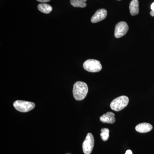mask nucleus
<instances>
[{
	"label": "nucleus",
	"instance_id": "obj_1",
	"mask_svg": "<svg viewBox=\"0 0 154 154\" xmlns=\"http://www.w3.org/2000/svg\"><path fill=\"white\" fill-rule=\"evenodd\" d=\"M88 92V85L84 82H77L74 85L73 94L75 99L78 101L85 99Z\"/></svg>",
	"mask_w": 154,
	"mask_h": 154
},
{
	"label": "nucleus",
	"instance_id": "obj_2",
	"mask_svg": "<svg viewBox=\"0 0 154 154\" xmlns=\"http://www.w3.org/2000/svg\"><path fill=\"white\" fill-rule=\"evenodd\" d=\"M129 99L127 96H122L116 98L110 103V107L112 110L119 111L124 109L128 105Z\"/></svg>",
	"mask_w": 154,
	"mask_h": 154
},
{
	"label": "nucleus",
	"instance_id": "obj_3",
	"mask_svg": "<svg viewBox=\"0 0 154 154\" xmlns=\"http://www.w3.org/2000/svg\"><path fill=\"white\" fill-rule=\"evenodd\" d=\"M85 69L91 72H99L102 70V66L100 62L94 59L88 60L83 64Z\"/></svg>",
	"mask_w": 154,
	"mask_h": 154
},
{
	"label": "nucleus",
	"instance_id": "obj_4",
	"mask_svg": "<svg viewBox=\"0 0 154 154\" xmlns=\"http://www.w3.org/2000/svg\"><path fill=\"white\" fill-rule=\"evenodd\" d=\"M14 106L16 109L20 112H27L33 110L35 105L33 102L17 100L14 102Z\"/></svg>",
	"mask_w": 154,
	"mask_h": 154
},
{
	"label": "nucleus",
	"instance_id": "obj_5",
	"mask_svg": "<svg viewBox=\"0 0 154 154\" xmlns=\"http://www.w3.org/2000/svg\"><path fill=\"white\" fill-rule=\"evenodd\" d=\"M94 139L93 134H88L82 144L83 152L85 154H91L94 149Z\"/></svg>",
	"mask_w": 154,
	"mask_h": 154
},
{
	"label": "nucleus",
	"instance_id": "obj_6",
	"mask_svg": "<svg viewBox=\"0 0 154 154\" xmlns=\"http://www.w3.org/2000/svg\"><path fill=\"white\" fill-rule=\"evenodd\" d=\"M128 26L126 22H120L116 25L114 36L116 38H119L124 36L127 33Z\"/></svg>",
	"mask_w": 154,
	"mask_h": 154
},
{
	"label": "nucleus",
	"instance_id": "obj_7",
	"mask_svg": "<svg viewBox=\"0 0 154 154\" xmlns=\"http://www.w3.org/2000/svg\"><path fill=\"white\" fill-rule=\"evenodd\" d=\"M107 16V11L105 9H99L96 11L94 16L92 17L91 22L93 23L100 22L105 19Z\"/></svg>",
	"mask_w": 154,
	"mask_h": 154
},
{
	"label": "nucleus",
	"instance_id": "obj_8",
	"mask_svg": "<svg viewBox=\"0 0 154 154\" xmlns=\"http://www.w3.org/2000/svg\"><path fill=\"white\" fill-rule=\"evenodd\" d=\"M100 120L103 123L113 124L116 121L115 115L112 112H107L100 117Z\"/></svg>",
	"mask_w": 154,
	"mask_h": 154
},
{
	"label": "nucleus",
	"instance_id": "obj_9",
	"mask_svg": "<svg viewBox=\"0 0 154 154\" xmlns=\"http://www.w3.org/2000/svg\"><path fill=\"white\" fill-rule=\"evenodd\" d=\"M152 125L149 123L143 122L137 125L136 126L135 129L137 132L144 133L151 131L152 129Z\"/></svg>",
	"mask_w": 154,
	"mask_h": 154
},
{
	"label": "nucleus",
	"instance_id": "obj_10",
	"mask_svg": "<svg viewBox=\"0 0 154 154\" xmlns=\"http://www.w3.org/2000/svg\"><path fill=\"white\" fill-rule=\"evenodd\" d=\"M130 12L132 16L137 15L139 11L138 0H132L130 4Z\"/></svg>",
	"mask_w": 154,
	"mask_h": 154
},
{
	"label": "nucleus",
	"instance_id": "obj_11",
	"mask_svg": "<svg viewBox=\"0 0 154 154\" xmlns=\"http://www.w3.org/2000/svg\"><path fill=\"white\" fill-rule=\"evenodd\" d=\"M38 9L40 12L46 14H49L52 11V8L51 6L44 3L39 4L38 6Z\"/></svg>",
	"mask_w": 154,
	"mask_h": 154
},
{
	"label": "nucleus",
	"instance_id": "obj_12",
	"mask_svg": "<svg viewBox=\"0 0 154 154\" xmlns=\"http://www.w3.org/2000/svg\"><path fill=\"white\" fill-rule=\"evenodd\" d=\"M87 0H70L72 5L76 8H84L87 6Z\"/></svg>",
	"mask_w": 154,
	"mask_h": 154
},
{
	"label": "nucleus",
	"instance_id": "obj_13",
	"mask_svg": "<svg viewBox=\"0 0 154 154\" xmlns=\"http://www.w3.org/2000/svg\"><path fill=\"white\" fill-rule=\"evenodd\" d=\"M101 138L104 141H106L109 138V130L107 128H103L101 129V133L100 134Z\"/></svg>",
	"mask_w": 154,
	"mask_h": 154
},
{
	"label": "nucleus",
	"instance_id": "obj_14",
	"mask_svg": "<svg viewBox=\"0 0 154 154\" xmlns=\"http://www.w3.org/2000/svg\"><path fill=\"white\" fill-rule=\"evenodd\" d=\"M37 1L38 2H40L46 3L50 2V0H37Z\"/></svg>",
	"mask_w": 154,
	"mask_h": 154
},
{
	"label": "nucleus",
	"instance_id": "obj_15",
	"mask_svg": "<svg viewBox=\"0 0 154 154\" xmlns=\"http://www.w3.org/2000/svg\"><path fill=\"white\" fill-rule=\"evenodd\" d=\"M125 154H133L131 150H128L126 151Z\"/></svg>",
	"mask_w": 154,
	"mask_h": 154
},
{
	"label": "nucleus",
	"instance_id": "obj_16",
	"mask_svg": "<svg viewBox=\"0 0 154 154\" xmlns=\"http://www.w3.org/2000/svg\"><path fill=\"white\" fill-rule=\"evenodd\" d=\"M151 9L152 10V11H154V2L151 5Z\"/></svg>",
	"mask_w": 154,
	"mask_h": 154
},
{
	"label": "nucleus",
	"instance_id": "obj_17",
	"mask_svg": "<svg viewBox=\"0 0 154 154\" xmlns=\"http://www.w3.org/2000/svg\"><path fill=\"white\" fill-rule=\"evenodd\" d=\"M150 15L152 17H154V11H151L150 12Z\"/></svg>",
	"mask_w": 154,
	"mask_h": 154
},
{
	"label": "nucleus",
	"instance_id": "obj_18",
	"mask_svg": "<svg viewBox=\"0 0 154 154\" xmlns=\"http://www.w3.org/2000/svg\"><path fill=\"white\" fill-rule=\"evenodd\" d=\"M118 1H120V0H118Z\"/></svg>",
	"mask_w": 154,
	"mask_h": 154
}]
</instances>
